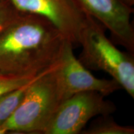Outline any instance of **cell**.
<instances>
[{"instance_id": "obj_1", "label": "cell", "mask_w": 134, "mask_h": 134, "mask_svg": "<svg viewBox=\"0 0 134 134\" xmlns=\"http://www.w3.org/2000/svg\"><path fill=\"white\" fill-rule=\"evenodd\" d=\"M66 41L45 18L20 12L0 32V74L37 76L57 63Z\"/></svg>"}, {"instance_id": "obj_2", "label": "cell", "mask_w": 134, "mask_h": 134, "mask_svg": "<svg viewBox=\"0 0 134 134\" xmlns=\"http://www.w3.org/2000/svg\"><path fill=\"white\" fill-rule=\"evenodd\" d=\"M56 65L30 82L21 103L3 125L7 133H43L63 102L55 74Z\"/></svg>"}, {"instance_id": "obj_3", "label": "cell", "mask_w": 134, "mask_h": 134, "mask_svg": "<svg viewBox=\"0 0 134 134\" xmlns=\"http://www.w3.org/2000/svg\"><path fill=\"white\" fill-rule=\"evenodd\" d=\"M79 60L86 68L103 71L134 98L133 55L116 47L105 35V29L92 18L80 36Z\"/></svg>"}, {"instance_id": "obj_4", "label": "cell", "mask_w": 134, "mask_h": 134, "mask_svg": "<svg viewBox=\"0 0 134 134\" xmlns=\"http://www.w3.org/2000/svg\"><path fill=\"white\" fill-rule=\"evenodd\" d=\"M116 109L113 102L98 92L76 93L60 104L43 133H81L94 117L110 115Z\"/></svg>"}, {"instance_id": "obj_5", "label": "cell", "mask_w": 134, "mask_h": 134, "mask_svg": "<svg viewBox=\"0 0 134 134\" xmlns=\"http://www.w3.org/2000/svg\"><path fill=\"white\" fill-rule=\"evenodd\" d=\"M20 12L43 17L66 41L79 45L80 36L92 17L77 0H9Z\"/></svg>"}, {"instance_id": "obj_6", "label": "cell", "mask_w": 134, "mask_h": 134, "mask_svg": "<svg viewBox=\"0 0 134 134\" xmlns=\"http://www.w3.org/2000/svg\"><path fill=\"white\" fill-rule=\"evenodd\" d=\"M58 89L63 101L75 94L95 91L107 96L121 89L114 80L94 76L75 56L73 45L66 41L55 67Z\"/></svg>"}, {"instance_id": "obj_7", "label": "cell", "mask_w": 134, "mask_h": 134, "mask_svg": "<svg viewBox=\"0 0 134 134\" xmlns=\"http://www.w3.org/2000/svg\"><path fill=\"white\" fill-rule=\"evenodd\" d=\"M84 11L108 30L113 41L134 53L133 7L120 0H77Z\"/></svg>"}, {"instance_id": "obj_8", "label": "cell", "mask_w": 134, "mask_h": 134, "mask_svg": "<svg viewBox=\"0 0 134 134\" xmlns=\"http://www.w3.org/2000/svg\"><path fill=\"white\" fill-rule=\"evenodd\" d=\"M90 124L88 129L82 130L83 134H133L134 128L124 126L114 120L110 115H99Z\"/></svg>"}, {"instance_id": "obj_9", "label": "cell", "mask_w": 134, "mask_h": 134, "mask_svg": "<svg viewBox=\"0 0 134 134\" xmlns=\"http://www.w3.org/2000/svg\"><path fill=\"white\" fill-rule=\"evenodd\" d=\"M29 83L0 95V134L7 133L2 128L3 125L9 119L21 103Z\"/></svg>"}, {"instance_id": "obj_10", "label": "cell", "mask_w": 134, "mask_h": 134, "mask_svg": "<svg viewBox=\"0 0 134 134\" xmlns=\"http://www.w3.org/2000/svg\"><path fill=\"white\" fill-rule=\"evenodd\" d=\"M20 11L9 0H0V32L19 14Z\"/></svg>"}, {"instance_id": "obj_11", "label": "cell", "mask_w": 134, "mask_h": 134, "mask_svg": "<svg viewBox=\"0 0 134 134\" xmlns=\"http://www.w3.org/2000/svg\"><path fill=\"white\" fill-rule=\"evenodd\" d=\"M32 79L33 78L7 76L0 74V95L21 88L29 83Z\"/></svg>"}, {"instance_id": "obj_12", "label": "cell", "mask_w": 134, "mask_h": 134, "mask_svg": "<svg viewBox=\"0 0 134 134\" xmlns=\"http://www.w3.org/2000/svg\"><path fill=\"white\" fill-rule=\"evenodd\" d=\"M120 1L130 7H133L134 4V0H120Z\"/></svg>"}]
</instances>
